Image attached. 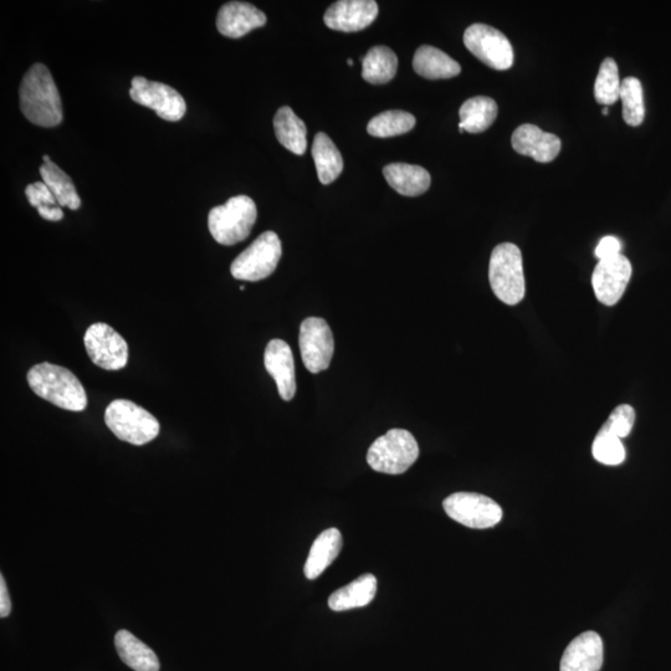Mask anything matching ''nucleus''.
<instances>
[{"label": "nucleus", "mask_w": 671, "mask_h": 671, "mask_svg": "<svg viewBox=\"0 0 671 671\" xmlns=\"http://www.w3.org/2000/svg\"><path fill=\"white\" fill-rule=\"evenodd\" d=\"M361 61L362 78L372 85L387 84L397 74V55L387 46H375Z\"/></svg>", "instance_id": "obj_27"}, {"label": "nucleus", "mask_w": 671, "mask_h": 671, "mask_svg": "<svg viewBox=\"0 0 671 671\" xmlns=\"http://www.w3.org/2000/svg\"><path fill=\"white\" fill-rule=\"evenodd\" d=\"M378 4L373 0H340L326 10L324 22L336 32H361L375 22Z\"/></svg>", "instance_id": "obj_14"}, {"label": "nucleus", "mask_w": 671, "mask_h": 671, "mask_svg": "<svg viewBox=\"0 0 671 671\" xmlns=\"http://www.w3.org/2000/svg\"><path fill=\"white\" fill-rule=\"evenodd\" d=\"M511 143L512 148L519 155L534 158L540 163L556 160L561 151L560 138L531 124L517 127L512 135Z\"/></svg>", "instance_id": "obj_15"}, {"label": "nucleus", "mask_w": 671, "mask_h": 671, "mask_svg": "<svg viewBox=\"0 0 671 671\" xmlns=\"http://www.w3.org/2000/svg\"><path fill=\"white\" fill-rule=\"evenodd\" d=\"M12 612V601H10L7 583H5L4 576L0 577V617H9Z\"/></svg>", "instance_id": "obj_36"}, {"label": "nucleus", "mask_w": 671, "mask_h": 671, "mask_svg": "<svg viewBox=\"0 0 671 671\" xmlns=\"http://www.w3.org/2000/svg\"><path fill=\"white\" fill-rule=\"evenodd\" d=\"M621 84L616 61L612 58L603 60L594 84V97L598 104L604 106L616 104L621 99Z\"/></svg>", "instance_id": "obj_30"}, {"label": "nucleus", "mask_w": 671, "mask_h": 671, "mask_svg": "<svg viewBox=\"0 0 671 671\" xmlns=\"http://www.w3.org/2000/svg\"><path fill=\"white\" fill-rule=\"evenodd\" d=\"M342 535L337 529H329L312 544L309 557L305 563V576L309 580H316L334 562L342 550Z\"/></svg>", "instance_id": "obj_21"}, {"label": "nucleus", "mask_w": 671, "mask_h": 671, "mask_svg": "<svg viewBox=\"0 0 671 671\" xmlns=\"http://www.w3.org/2000/svg\"><path fill=\"white\" fill-rule=\"evenodd\" d=\"M20 110L40 127H56L63 121V102L53 76L44 64H34L19 87Z\"/></svg>", "instance_id": "obj_1"}, {"label": "nucleus", "mask_w": 671, "mask_h": 671, "mask_svg": "<svg viewBox=\"0 0 671 671\" xmlns=\"http://www.w3.org/2000/svg\"><path fill=\"white\" fill-rule=\"evenodd\" d=\"M299 345L302 362L309 372L320 373L330 367L335 352L334 335L320 317H309L300 327Z\"/></svg>", "instance_id": "obj_11"}, {"label": "nucleus", "mask_w": 671, "mask_h": 671, "mask_svg": "<svg viewBox=\"0 0 671 671\" xmlns=\"http://www.w3.org/2000/svg\"><path fill=\"white\" fill-rule=\"evenodd\" d=\"M419 447L412 433L391 429L371 445L367 463L378 473L401 475L417 462Z\"/></svg>", "instance_id": "obj_6"}, {"label": "nucleus", "mask_w": 671, "mask_h": 671, "mask_svg": "<svg viewBox=\"0 0 671 671\" xmlns=\"http://www.w3.org/2000/svg\"><path fill=\"white\" fill-rule=\"evenodd\" d=\"M283 247L278 234L265 232L245 249L230 266L234 279L260 281L269 278L278 268Z\"/></svg>", "instance_id": "obj_7"}, {"label": "nucleus", "mask_w": 671, "mask_h": 671, "mask_svg": "<svg viewBox=\"0 0 671 671\" xmlns=\"http://www.w3.org/2000/svg\"><path fill=\"white\" fill-rule=\"evenodd\" d=\"M491 289L504 304L514 306L524 300L526 283L521 250L512 243L499 244L491 253Z\"/></svg>", "instance_id": "obj_4"}, {"label": "nucleus", "mask_w": 671, "mask_h": 671, "mask_svg": "<svg viewBox=\"0 0 671 671\" xmlns=\"http://www.w3.org/2000/svg\"><path fill=\"white\" fill-rule=\"evenodd\" d=\"M622 244L619 242V239L616 237H604L601 239V242L598 243L596 248V256L601 260L611 259L613 256L621 254Z\"/></svg>", "instance_id": "obj_35"}, {"label": "nucleus", "mask_w": 671, "mask_h": 671, "mask_svg": "<svg viewBox=\"0 0 671 671\" xmlns=\"http://www.w3.org/2000/svg\"><path fill=\"white\" fill-rule=\"evenodd\" d=\"M44 165L39 168L40 176L43 182L53 192L56 201L60 207H68L71 210H78L81 206V199L76 192L75 184L63 169H60L50 160L48 155L43 156Z\"/></svg>", "instance_id": "obj_26"}, {"label": "nucleus", "mask_w": 671, "mask_h": 671, "mask_svg": "<svg viewBox=\"0 0 671 671\" xmlns=\"http://www.w3.org/2000/svg\"><path fill=\"white\" fill-rule=\"evenodd\" d=\"M464 44L471 54L495 70H509L514 64V49L505 35L486 24H473L465 30Z\"/></svg>", "instance_id": "obj_9"}, {"label": "nucleus", "mask_w": 671, "mask_h": 671, "mask_svg": "<svg viewBox=\"0 0 671 671\" xmlns=\"http://www.w3.org/2000/svg\"><path fill=\"white\" fill-rule=\"evenodd\" d=\"M312 158H314L317 176L322 184L327 186L340 177L343 171L342 156L326 133H317L314 145H312Z\"/></svg>", "instance_id": "obj_28"}, {"label": "nucleus", "mask_w": 671, "mask_h": 671, "mask_svg": "<svg viewBox=\"0 0 671 671\" xmlns=\"http://www.w3.org/2000/svg\"><path fill=\"white\" fill-rule=\"evenodd\" d=\"M28 384L38 397L65 411L83 412L87 396L79 378L68 368L43 362L30 368Z\"/></svg>", "instance_id": "obj_2"}, {"label": "nucleus", "mask_w": 671, "mask_h": 671, "mask_svg": "<svg viewBox=\"0 0 671 671\" xmlns=\"http://www.w3.org/2000/svg\"><path fill=\"white\" fill-rule=\"evenodd\" d=\"M347 64L350 65V66H353V60H352V59H348V60H347Z\"/></svg>", "instance_id": "obj_39"}, {"label": "nucleus", "mask_w": 671, "mask_h": 671, "mask_svg": "<svg viewBox=\"0 0 671 671\" xmlns=\"http://www.w3.org/2000/svg\"><path fill=\"white\" fill-rule=\"evenodd\" d=\"M450 519L470 529H490L503 519V510L488 496L475 493H455L443 503Z\"/></svg>", "instance_id": "obj_8"}, {"label": "nucleus", "mask_w": 671, "mask_h": 671, "mask_svg": "<svg viewBox=\"0 0 671 671\" xmlns=\"http://www.w3.org/2000/svg\"><path fill=\"white\" fill-rule=\"evenodd\" d=\"M258 210L248 196L230 198L223 206L210 210L208 228L215 242L225 247L244 242L252 233Z\"/></svg>", "instance_id": "obj_3"}, {"label": "nucleus", "mask_w": 671, "mask_h": 671, "mask_svg": "<svg viewBox=\"0 0 671 671\" xmlns=\"http://www.w3.org/2000/svg\"><path fill=\"white\" fill-rule=\"evenodd\" d=\"M413 68L418 75L429 80L452 79L462 71L457 61L430 45L420 46L416 51Z\"/></svg>", "instance_id": "obj_20"}, {"label": "nucleus", "mask_w": 671, "mask_h": 671, "mask_svg": "<svg viewBox=\"0 0 671 671\" xmlns=\"http://www.w3.org/2000/svg\"><path fill=\"white\" fill-rule=\"evenodd\" d=\"M592 453L594 459L604 465H621L626 460V449L622 439L601 429L594 439Z\"/></svg>", "instance_id": "obj_32"}, {"label": "nucleus", "mask_w": 671, "mask_h": 671, "mask_svg": "<svg viewBox=\"0 0 671 671\" xmlns=\"http://www.w3.org/2000/svg\"><path fill=\"white\" fill-rule=\"evenodd\" d=\"M604 648L601 635L586 632L573 639L563 653L561 671H599L603 665Z\"/></svg>", "instance_id": "obj_18"}, {"label": "nucleus", "mask_w": 671, "mask_h": 671, "mask_svg": "<svg viewBox=\"0 0 671 671\" xmlns=\"http://www.w3.org/2000/svg\"><path fill=\"white\" fill-rule=\"evenodd\" d=\"M621 100L626 124L632 127L642 125L645 117L644 92L642 83L637 78L630 76L622 81Z\"/></svg>", "instance_id": "obj_31"}, {"label": "nucleus", "mask_w": 671, "mask_h": 671, "mask_svg": "<svg viewBox=\"0 0 671 671\" xmlns=\"http://www.w3.org/2000/svg\"><path fill=\"white\" fill-rule=\"evenodd\" d=\"M87 355L97 367L106 371H119L128 362L125 338L107 324L97 322L87 329L84 336Z\"/></svg>", "instance_id": "obj_12"}, {"label": "nucleus", "mask_w": 671, "mask_h": 671, "mask_svg": "<svg viewBox=\"0 0 671 671\" xmlns=\"http://www.w3.org/2000/svg\"><path fill=\"white\" fill-rule=\"evenodd\" d=\"M460 132L481 133L494 124L498 117V105L486 96L471 97L459 110Z\"/></svg>", "instance_id": "obj_25"}, {"label": "nucleus", "mask_w": 671, "mask_h": 671, "mask_svg": "<svg viewBox=\"0 0 671 671\" xmlns=\"http://www.w3.org/2000/svg\"><path fill=\"white\" fill-rule=\"evenodd\" d=\"M377 578L370 573L362 575L345 587L338 589L329 598L332 611H350L353 608L366 607L375 599Z\"/></svg>", "instance_id": "obj_23"}, {"label": "nucleus", "mask_w": 671, "mask_h": 671, "mask_svg": "<svg viewBox=\"0 0 671 671\" xmlns=\"http://www.w3.org/2000/svg\"><path fill=\"white\" fill-rule=\"evenodd\" d=\"M274 130L281 146L297 156L304 155L307 148L306 125L291 107L284 106L276 112Z\"/></svg>", "instance_id": "obj_24"}, {"label": "nucleus", "mask_w": 671, "mask_h": 671, "mask_svg": "<svg viewBox=\"0 0 671 671\" xmlns=\"http://www.w3.org/2000/svg\"><path fill=\"white\" fill-rule=\"evenodd\" d=\"M632 278V264L626 256L618 254L601 260L594 268L592 286L594 294L603 305L613 306L622 299Z\"/></svg>", "instance_id": "obj_13"}, {"label": "nucleus", "mask_w": 671, "mask_h": 671, "mask_svg": "<svg viewBox=\"0 0 671 671\" xmlns=\"http://www.w3.org/2000/svg\"><path fill=\"white\" fill-rule=\"evenodd\" d=\"M115 647L122 662L135 671H160V660L153 650L128 630L115 635Z\"/></svg>", "instance_id": "obj_22"}, {"label": "nucleus", "mask_w": 671, "mask_h": 671, "mask_svg": "<svg viewBox=\"0 0 671 671\" xmlns=\"http://www.w3.org/2000/svg\"><path fill=\"white\" fill-rule=\"evenodd\" d=\"M40 217L50 222H59L64 218V212L61 207L43 208L38 210Z\"/></svg>", "instance_id": "obj_37"}, {"label": "nucleus", "mask_w": 671, "mask_h": 671, "mask_svg": "<svg viewBox=\"0 0 671 671\" xmlns=\"http://www.w3.org/2000/svg\"><path fill=\"white\" fill-rule=\"evenodd\" d=\"M383 174L389 186L406 197L422 196L432 182L427 169L408 163H391L383 168Z\"/></svg>", "instance_id": "obj_19"}, {"label": "nucleus", "mask_w": 671, "mask_h": 671, "mask_svg": "<svg viewBox=\"0 0 671 671\" xmlns=\"http://www.w3.org/2000/svg\"><path fill=\"white\" fill-rule=\"evenodd\" d=\"M130 96L136 104L155 111L163 120L177 122L186 115L187 105L183 96L166 84L136 76L132 79Z\"/></svg>", "instance_id": "obj_10"}, {"label": "nucleus", "mask_w": 671, "mask_h": 671, "mask_svg": "<svg viewBox=\"0 0 671 671\" xmlns=\"http://www.w3.org/2000/svg\"><path fill=\"white\" fill-rule=\"evenodd\" d=\"M105 423L117 438L137 447L155 440L161 428L155 416L127 399H116L109 404Z\"/></svg>", "instance_id": "obj_5"}, {"label": "nucleus", "mask_w": 671, "mask_h": 671, "mask_svg": "<svg viewBox=\"0 0 671 671\" xmlns=\"http://www.w3.org/2000/svg\"><path fill=\"white\" fill-rule=\"evenodd\" d=\"M265 24L266 15L253 4L245 2L224 4L217 17L218 32L232 39L242 38Z\"/></svg>", "instance_id": "obj_17"}, {"label": "nucleus", "mask_w": 671, "mask_h": 671, "mask_svg": "<svg viewBox=\"0 0 671 671\" xmlns=\"http://www.w3.org/2000/svg\"><path fill=\"white\" fill-rule=\"evenodd\" d=\"M25 196H27L30 206L39 209L60 207L58 201L54 197L53 192L44 182H35L29 184L25 188Z\"/></svg>", "instance_id": "obj_34"}, {"label": "nucleus", "mask_w": 671, "mask_h": 671, "mask_svg": "<svg viewBox=\"0 0 671 671\" xmlns=\"http://www.w3.org/2000/svg\"><path fill=\"white\" fill-rule=\"evenodd\" d=\"M635 423V411L629 404H621L612 412L601 430L616 435L619 439L627 438Z\"/></svg>", "instance_id": "obj_33"}, {"label": "nucleus", "mask_w": 671, "mask_h": 671, "mask_svg": "<svg viewBox=\"0 0 671 671\" xmlns=\"http://www.w3.org/2000/svg\"><path fill=\"white\" fill-rule=\"evenodd\" d=\"M266 371L275 379L280 397L289 402L296 394L295 362L291 347L283 340H273L266 346Z\"/></svg>", "instance_id": "obj_16"}, {"label": "nucleus", "mask_w": 671, "mask_h": 671, "mask_svg": "<svg viewBox=\"0 0 671 671\" xmlns=\"http://www.w3.org/2000/svg\"><path fill=\"white\" fill-rule=\"evenodd\" d=\"M416 117L409 112L392 110L382 112L367 125V132L373 137L388 138L404 135L416 126Z\"/></svg>", "instance_id": "obj_29"}, {"label": "nucleus", "mask_w": 671, "mask_h": 671, "mask_svg": "<svg viewBox=\"0 0 671 671\" xmlns=\"http://www.w3.org/2000/svg\"><path fill=\"white\" fill-rule=\"evenodd\" d=\"M602 114H603L604 116H607V115H608V106H604V107H603Z\"/></svg>", "instance_id": "obj_38"}]
</instances>
